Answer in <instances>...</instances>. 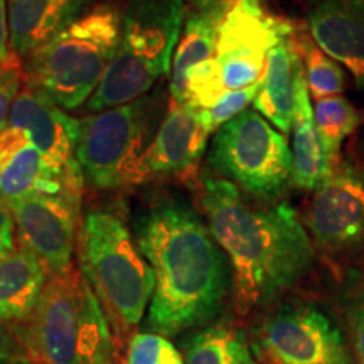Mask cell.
<instances>
[{
	"label": "cell",
	"instance_id": "cell-1",
	"mask_svg": "<svg viewBox=\"0 0 364 364\" xmlns=\"http://www.w3.org/2000/svg\"><path fill=\"white\" fill-rule=\"evenodd\" d=\"M134 230L154 273L149 329L172 338L220 317L233 279L208 221L188 203L164 199L136 216Z\"/></svg>",
	"mask_w": 364,
	"mask_h": 364
},
{
	"label": "cell",
	"instance_id": "cell-2",
	"mask_svg": "<svg viewBox=\"0 0 364 364\" xmlns=\"http://www.w3.org/2000/svg\"><path fill=\"white\" fill-rule=\"evenodd\" d=\"M201 206L230 262L240 316L272 304L311 272L312 238L289 203H257L231 182L204 174Z\"/></svg>",
	"mask_w": 364,
	"mask_h": 364
},
{
	"label": "cell",
	"instance_id": "cell-3",
	"mask_svg": "<svg viewBox=\"0 0 364 364\" xmlns=\"http://www.w3.org/2000/svg\"><path fill=\"white\" fill-rule=\"evenodd\" d=\"M124 14L112 4L83 17L26 59L24 81L63 110H75L98 88L122 43Z\"/></svg>",
	"mask_w": 364,
	"mask_h": 364
},
{
	"label": "cell",
	"instance_id": "cell-4",
	"mask_svg": "<svg viewBox=\"0 0 364 364\" xmlns=\"http://www.w3.org/2000/svg\"><path fill=\"white\" fill-rule=\"evenodd\" d=\"M81 270L118 332L135 329L154 294V273L129 228L110 211H90L80 233Z\"/></svg>",
	"mask_w": 364,
	"mask_h": 364
},
{
	"label": "cell",
	"instance_id": "cell-5",
	"mask_svg": "<svg viewBox=\"0 0 364 364\" xmlns=\"http://www.w3.org/2000/svg\"><path fill=\"white\" fill-rule=\"evenodd\" d=\"M164 93H147L129 105L81 120L76 159L85 181L102 191L135 186V176L161 125Z\"/></svg>",
	"mask_w": 364,
	"mask_h": 364
},
{
	"label": "cell",
	"instance_id": "cell-6",
	"mask_svg": "<svg viewBox=\"0 0 364 364\" xmlns=\"http://www.w3.org/2000/svg\"><path fill=\"white\" fill-rule=\"evenodd\" d=\"M208 166L257 201H275L292 184V150L285 135L255 108L216 132Z\"/></svg>",
	"mask_w": 364,
	"mask_h": 364
},
{
	"label": "cell",
	"instance_id": "cell-7",
	"mask_svg": "<svg viewBox=\"0 0 364 364\" xmlns=\"http://www.w3.org/2000/svg\"><path fill=\"white\" fill-rule=\"evenodd\" d=\"M262 0H230L218 29L215 59L226 91L243 90L263 78L268 54L294 33Z\"/></svg>",
	"mask_w": 364,
	"mask_h": 364
},
{
	"label": "cell",
	"instance_id": "cell-8",
	"mask_svg": "<svg viewBox=\"0 0 364 364\" xmlns=\"http://www.w3.org/2000/svg\"><path fill=\"white\" fill-rule=\"evenodd\" d=\"M257 349L270 364H353L341 327L312 304L272 312L258 327Z\"/></svg>",
	"mask_w": 364,
	"mask_h": 364
},
{
	"label": "cell",
	"instance_id": "cell-9",
	"mask_svg": "<svg viewBox=\"0 0 364 364\" xmlns=\"http://www.w3.org/2000/svg\"><path fill=\"white\" fill-rule=\"evenodd\" d=\"M312 243L331 257H348L364 247V167L339 161L314 191L307 209Z\"/></svg>",
	"mask_w": 364,
	"mask_h": 364
},
{
	"label": "cell",
	"instance_id": "cell-10",
	"mask_svg": "<svg viewBox=\"0 0 364 364\" xmlns=\"http://www.w3.org/2000/svg\"><path fill=\"white\" fill-rule=\"evenodd\" d=\"M7 127L24 132L65 184L66 193L81 198L85 176L76 159L81 120L68 115L48 95L26 83L14 100Z\"/></svg>",
	"mask_w": 364,
	"mask_h": 364
},
{
	"label": "cell",
	"instance_id": "cell-11",
	"mask_svg": "<svg viewBox=\"0 0 364 364\" xmlns=\"http://www.w3.org/2000/svg\"><path fill=\"white\" fill-rule=\"evenodd\" d=\"M83 277L73 268L51 275L19 336L31 356L44 364H83L78 353V318Z\"/></svg>",
	"mask_w": 364,
	"mask_h": 364
},
{
	"label": "cell",
	"instance_id": "cell-12",
	"mask_svg": "<svg viewBox=\"0 0 364 364\" xmlns=\"http://www.w3.org/2000/svg\"><path fill=\"white\" fill-rule=\"evenodd\" d=\"M81 198L61 194H33L7 203L22 247L31 250L51 275L73 270Z\"/></svg>",
	"mask_w": 364,
	"mask_h": 364
},
{
	"label": "cell",
	"instance_id": "cell-13",
	"mask_svg": "<svg viewBox=\"0 0 364 364\" xmlns=\"http://www.w3.org/2000/svg\"><path fill=\"white\" fill-rule=\"evenodd\" d=\"M209 134L189 105L172 102L150 142L135 176V186L196 171L208 147Z\"/></svg>",
	"mask_w": 364,
	"mask_h": 364
},
{
	"label": "cell",
	"instance_id": "cell-14",
	"mask_svg": "<svg viewBox=\"0 0 364 364\" xmlns=\"http://www.w3.org/2000/svg\"><path fill=\"white\" fill-rule=\"evenodd\" d=\"M184 19V0H129L120 49L167 75Z\"/></svg>",
	"mask_w": 364,
	"mask_h": 364
},
{
	"label": "cell",
	"instance_id": "cell-15",
	"mask_svg": "<svg viewBox=\"0 0 364 364\" xmlns=\"http://www.w3.org/2000/svg\"><path fill=\"white\" fill-rule=\"evenodd\" d=\"M307 26L314 43L364 95V0H318L307 14Z\"/></svg>",
	"mask_w": 364,
	"mask_h": 364
},
{
	"label": "cell",
	"instance_id": "cell-16",
	"mask_svg": "<svg viewBox=\"0 0 364 364\" xmlns=\"http://www.w3.org/2000/svg\"><path fill=\"white\" fill-rule=\"evenodd\" d=\"M91 4L93 0H7L12 53L27 59L83 17Z\"/></svg>",
	"mask_w": 364,
	"mask_h": 364
},
{
	"label": "cell",
	"instance_id": "cell-17",
	"mask_svg": "<svg viewBox=\"0 0 364 364\" xmlns=\"http://www.w3.org/2000/svg\"><path fill=\"white\" fill-rule=\"evenodd\" d=\"M61 193H66L65 184L24 132L12 127L0 132V199L11 203L33 194Z\"/></svg>",
	"mask_w": 364,
	"mask_h": 364
},
{
	"label": "cell",
	"instance_id": "cell-18",
	"mask_svg": "<svg viewBox=\"0 0 364 364\" xmlns=\"http://www.w3.org/2000/svg\"><path fill=\"white\" fill-rule=\"evenodd\" d=\"M294 34L295 29L268 54L260 90L253 102L255 110L284 135L292 130L299 83L306 75Z\"/></svg>",
	"mask_w": 364,
	"mask_h": 364
},
{
	"label": "cell",
	"instance_id": "cell-19",
	"mask_svg": "<svg viewBox=\"0 0 364 364\" xmlns=\"http://www.w3.org/2000/svg\"><path fill=\"white\" fill-rule=\"evenodd\" d=\"M48 270L26 247L0 260V321L26 322L48 284Z\"/></svg>",
	"mask_w": 364,
	"mask_h": 364
},
{
	"label": "cell",
	"instance_id": "cell-20",
	"mask_svg": "<svg viewBox=\"0 0 364 364\" xmlns=\"http://www.w3.org/2000/svg\"><path fill=\"white\" fill-rule=\"evenodd\" d=\"M292 130V184L304 191H316L331 176L334 166L318 136L306 75L299 83Z\"/></svg>",
	"mask_w": 364,
	"mask_h": 364
},
{
	"label": "cell",
	"instance_id": "cell-21",
	"mask_svg": "<svg viewBox=\"0 0 364 364\" xmlns=\"http://www.w3.org/2000/svg\"><path fill=\"white\" fill-rule=\"evenodd\" d=\"M228 4L213 11H194L186 19L171 65L169 88L172 102L186 105L189 71L194 66L215 58L218 29H220Z\"/></svg>",
	"mask_w": 364,
	"mask_h": 364
},
{
	"label": "cell",
	"instance_id": "cell-22",
	"mask_svg": "<svg viewBox=\"0 0 364 364\" xmlns=\"http://www.w3.org/2000/svg\"><path fill=\"white\" fill-rule=\"evenodd\" d=\"M184 364H257L252 346L240 327L218 322L188 339Z\"/></svg>",
	"mask_w": 364,
	"mask_h": 364
},
{
	"label": "cell",
	"instance_id": "cell-23",
	"mask_svg": "<svg viewBox=\"0 0 364 364\" xmlns=\"http://www.w3.org/2000/svg\"><path fill=\"white\" fill-rule=\"evenodd\" d=\"M110 322L93 287L81 280L78 318V353L83 364H115Z\"/></svg>",
	"mask_w": 364,
	"mask_h": 364
},
{
	"label": "cell",
	"instance_id": "cell-24",
	"mask_svg": "<svg viewBox=\"0 0 364 364\" xmlns=\"http://www.w3.org/2000/svg\"><path fill=\"white\" fill-rule=\"evenodd\" d=\"M314 120L321 136L322 145L332 166H338L341 147L344 140L361 125V115L356 107L343 95L316 100L314 103Z\"/></svg>",
	"mask_w": 364,
	"mask_h": 364
},
{
	"label": "cell",
	"instance_id": "cell-25",
	"mask_svg": "<svg viewBox=\"0 0 364 364\" xmlns=\"http://www.w3.org/2000/svg\"><path fill=\"white\" fill-rule=\"evenodd\" d=\"M294 43L304 63L309 93L314 100L343 93L346 88L344 70L314 43L311 34H304L295 29Z\"/></svg>",
	"mask_w": 364,
	"mask_h": 364
},
{
	"label": "cell",
	"instance_id": "cell-26",
	"mask_svg": "<svg viewBox=\"0 0 364 364\" xmlns=\"http://www.w3.org/2000/svg\"><path fill=\"white\" fill-rule=\"evenodd\" d=\"M226 93L221 80V71L216 59L211 58L194 66L188 76V100L186 105L194 110L213 107Z\"/></svg>",
	"mask_w": 364,
	"mask_h": 364
},
{
	"label": "cell",
	"instance_id": "cell-27",
	"mask_svg": "<svg viewBox=\"0 0 364 364\" xmlns=\"http://www.w3.org/2000/svg\"><path fill=\"white\" fill-rule=\"evenodd\" d=\"M260 85L262 80L258 83L248 86V88L226 91L213 107L204 108V110H196L198 112L199 122H201L208 134H216L228 122H231L240 113L248 110V105L257 98Z\"/></svg>",
	"mask_w": 364,
	"mask_h": 364
},
{
	"label": "cell",
	"instance_id": "cell-28",
	"mask_svg": "<svg viewBox=\"0 0 364 364\" xmlns=\"http://www.w3.org/2000/svg\"><path fill=\"white\" fill-rule=\"evenodd\" d=\"M125 364H184L169 339L156 332H136L127 349Z\"/></svg>",
	"mask_w": 364,
	"mask_h": 364
},
{
	"label": "cell",
	"instance_id": "cell-29",
	"mask_svg": "<svg viewBox=\"0 0 364 364\" xmlns=\"http://www.w3.org/2000/svg\"><path fill=\"white\" fill-rule=\"evenodd\" d=\"M24 81V70L21 63H0V132L9 125V115H11L14 100L22 88Z\"/></svg>",
	"mask_w": 364,
	"mask_h": 364
},
{
	"label": "cell",
	"instance_id": "cell-30",
	"mask_svg": "<svg viewBox=\"0 0 364 364\" xmlns=\"http://www.w3.org/2000/svg\"><path fill=\"white\" fill-rule=\"evenodd\" d=\"M346 317L351 331V341L358 364H364V292L351 290L344 300Z\"/></svg>",
	"mask_w": 364,
	"mask_h": 364
},
{
	"label": "cell",
	"instance_id": "cell-31",
	"mask_svg": "<svg viewBox=\"0 0 364 364\" xmlns=\"http://www.w3.org/2000/svg\"><path fill=\"white\" fill-rule=\"evenodd\" d=\"M34 358L17 334L0 321V364H33Z\"/></svg>",
	"mask_w": 364,
	"mask_h": 364
},
{
	"label": "cell",
	"instance_id": "cell-32",
	"mask_svg": "<svg viewBox=\"0 0 364 364\" xmlns=\"http://www.w3.org/2000/svg\"><path fill=\"white\" fill-rule=\"evenodd\" d=\"M16 252V221L7 203L0 199V260Z\"/></svg>",
	"mask_w": 364,
	"mask_h": 364
},
{
	"label": "cell",
	"instance_id": "cell-33",
	"mask_svg": "<svg viewBox=\"0 0 364 364\" xmlns=\"http://www.w3.org/2000/svg\"><path fill=\"white\" fill-rule=\"evenodd\" d=\"M21 59L12 53L9 38V9L7 0H0V63H19Z\"/></svg>",
	"mask_w": 364,
	"mask_h": 364
},
{
	"label": "cell",
	"instance_id": "cell-34",
	"mask_svg": "<svg viewBox=\"0 0 364 364\" xmlns=\"http://www.w3.org/2000/svg\"><path fill=\"white\" fill-rule=\"evenodd\" d=\"M189 6H193L196 11H213V9L226 6L230 0H184Z\"/></svg>",
	"mask_w": 364,
	"mask_h": 364
},
{
	"label": "cell",
	"instance_id": "cell-35",
	"mask_svg": "<svg viewBox=\"0 0 364 364\" xmlns=\"http://www.w3.org/2000/svg\"><path fill=\"white\" fill-rule=\"evenodd\" d=\"M363 145H364V135H363Z\"/></svg>",
	"mask_w": 364,
	"mask_h": 364
}]
</instances>
